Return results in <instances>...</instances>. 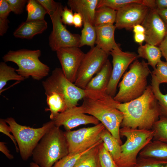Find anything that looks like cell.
<instances>
[{
	"label": "cell",
	"mask_w": 167,
	"mask_h": 167,
	"mask_svg": "<svg viewBox=\"0 0 167 167\" xmlns=\"http://www.w3.org/2000/svg\"><path fill=\"white\" fill-rule=\"evenodd\" d=\"M96 32V46L110 54L113 50L120 47L114 39V33L116 28L113 24H104L95 27Z\"/></svg>",
	"instance_id": "cell-17"
},
{
	"label": "cell",
	"mask_w": 167,
	"mask_h": 167,
	"mask_svg": "<svg viewBox=\"0 0 167 167\" xmlns=\"http://www.w3.org/2000/svg\"><path fill=\"white\" fill-rule=\"evenodd\" d=\"M150 74L151 72L148 65L144 60H135L119 83V91L114 99L120 103H125L141 96L148 86L147 78Z\"/></svg>",
	"instance_id": "cell-4"
},
{
	"label": "cell",
	"mask_w": 167,
	"mask_h": 167,
	"mask_svg": "<svg viewBox=\"0 0 167 167\" xmlns=\"http://www.w3.org/2000/svg\"><path fill=\"white\" fill-rule=\"evenodd\" d=\"M101 141L88 149L81 152L69 153L57 162L52 167H73L78 161L86 154L101 143Z\"/></svg>",
	"instance_id": "cell-29"
},
{
	"label": "cell",
	"mask_w": 167,
	"mask_h": 167,
	"mask_svg": "<svg viewBox=\"0 0 167 167\" xmlns=\"http://www.w3.org/2000/svg\"><path fill=\"white\" fill-rule=\"evenodd\" d=\"M28 15L26 21L44 19L47 12L44 8L35 0H28L26 5Z\"/></svg>",
	"instance_id": "cell-27"
},
{
	"label": "cell",
	"mask_w": 167,
	"mask_h": 167,
	"mask_svg": "<svg viewBox=\"0 0 167 167\" xmlns=\"http://www.w3.org/2000/svg\"><path fill=\"white\" fill-rule=\"evenodd\" d=\"M83 28L81 32L79 47L85 45L91 48L95 46L96 39V32L95 26L87 22H83Z\"/></svg>",
	"instance_id": "cell-26"
},
{
	"label": "cell",
	"mask_w": 167,
	"mask_h": 167,
	"mask_svg": "<svg viewBox=\"0 0 167 167\" xmlns=\"http://www.w3.org/2000/svg\"><path fill=\"white\" fill-rule=\"evenodd\" d=\"M36 0L44 8L48 14L55 10L58 4V2L53 0Z\"/></svg>",
	"instance_id": "cell-39"
},
{
	"label": "cell",
	"mask_w": 167,
	"mask_h": 167,
	"mask_svg": "<svg viewBox=\"0 0 167 167\" xmlns=\"http://www.w3.org/2000/svg\"><path fill=\"white\" fill-rule=\"evenodd\" d=\"M132 3L143 4V0H99L96 9L102 6H106L115 11H118L127 5Z\"/></svg>",
	"instance_id": "cell-33"
},
{
	"label": "cell",
	"mask_w": 167,
	"mask_h": 167,
	"mask_svg": "<svg viewBox=\"0 0 167 167\" xmlns=\"http://www.w3.org/2000/svg\"><path fill=\"white\" fill-rule=\"evenodd\" d=\"M99 0H69L67 4L72 11L82 16L83 22L94 26L95 11Z\"/></svg>",
	"instance_id": "cell-18"
},
{
	"label": "cell",
	"mask_w": 167,
	"mask_h": 167,
	"mask_svg": "<svg viewBox=\"0 0 167 167\" xmlns=\"http://www.w3.org/2000/svg\"><path fill=\"white\" fill-rule=\"evenodd\" d=\"M16 69L8 66L5 62L0 63V91L6 85L8 81L15 80L19 81H24L25 79L16 72Z\"/></svg>",
	"instance_id": "cell-25"
},
{
	"label": "cell",
	"mask_w": 167,
	"mask_h": 167,
	"mask_svg": "<svg viewBox=\"0 0 167 167\" xmlns=\"http://www.w3.org/2000/svg\"><path fill=\"white\" fill-rule=\"evenodd\" d=\"M44 20L26 21L22 23L13 33L14 36L21 39H31L36 35L41 34L47 28Z\"/></svg>",
	"instance_id": "cell-20"
},
{
	"label": "cell",
	"mask_w": 167,
	"mask_h": 167,
	"mask_svg": "<svg viewBox=\"0 0 167 167\" xmlns=\"http://www.w3.org/2000/svg\"><path fill=\"white\" fill-rule=\"evenodd\" d=\"M7 124L5 119L0 118V132L6 135L10 138L15 146L16 151L18 152L19 151V149L17 146L16 141L13 135H11L10 134L11 133V130L10 126L8 125Z\"/></svg>",
	"instance_id": "cell-37"
},
{
	"label": "cell",
	"mask_w": 167,
	"mask_h": 167,
	"mask_svg": "<svg viewBox=\"0 0 167 167\" xmlns=\"http://www.w3.org/2000/svg\"><path fill=\"white\" fill-rule=\"evenodd\" d=\"M45 91H54L62 97L68 109L77 106L85 95V90L76 86L64 76L61 68H55L51 75L42 82Z\"/></svg>",
	"instance_id": "cell-8"
},
{
	"label": "cell",
	"mask_w": 167,
	"mask_h": 167,
	"mask_svg": "<svg viewBox=\"0 0 167 167\" xmlns=\"http://www.w3.org/2000/svg\"><path fill=\"white\" fill-rule=\"evenodd\" d=\"M30 167H40L37 164L34 162H31L30 163Z\"/></svg>",
	"instance_id": "cell-49"
},
{
	"label": "cell",
	"mask_w": 167,
	"mask_h": 167,
	"mask_svg": "<svg viewBox=\"0 0 167 167\" xmlns=\"http://www.w3.org/2000/svg\"><path fill=\"white\" fill-rule=\"evenodd\" d=\"M138 58H142L148 61V64L150 65L153 70L157 64L161 60V51L157 46L146 43L139 45L137 50Z\"/></svg>",
	"instance_id": "cell-22"
},
{
	"label": "cell",
	"mask_w": 167,
	"mask_h": 167,
	"mask_svg": "<svg viewBox=\"0 0 167 167\" xmlns=\"http://www.w3.org/2000/svg\"><path fill=\"white\" fill-rule=\"evenodd\" d=\"M145 36L144 33H134V41L139 45H142L143 42L145 41Z\"/></svg>",
	"instance_id": "cell-45"
},
{
	"label": "cell",
	"mask_w": 167,
	"mask_h": 167,
	"mask_svg": "<svg viewBox=\"0 0 167 167\" xmlns=\"http://www.w3.org/2000/svg\"><path fill=\"white\" fill-rule=\"evenodd\" d=\"M56 52L64 76L69 81L74 83L85 53L77 47L62 48Z\"/></svg>",
	"instance_id": "cell-14"
},
{
	"label": "cell",
	"mask_w": 167,
	"mask_h": 167,
	"mask_svg": "<svg viewBox=\"0 0 167 167\" xmlns=\"http://www.w3.org/2000/svg\"><path fill=\"white\" fill-rule=\"evenodd\" d=\"M141 25L145 29L146 43L159 46L167 35V24L155 9H150Z\"/></svg>",
	"instance_id": "cell-15"
},
{
	"label": "cell",
	"mask_w": 167,
	"mask_h": 167,
	"mask_svg": "<svg viewBox=\"0 0 167 167\" xmlns=\"http://www.w3.org/2000/svg\"><path fill=\"white\" fill-rule=\"evenodd\" d=\"M151 74L155 76L160 84L167 83V62L162 61L159 62Z\"/></svg>",
	"instance_id": "cell-35"
},
{
	"label": "cell",
	"mask_w": 167,
	"mask_h": 167,
	"mask_svg": "<svg viewBox=\"0 0 167 167\" xmlns=\"http://www.w3.org/2000/svg\"><path fill=\"white\" fill-rule=\"evenodd\" d=\"M139 156L167 161V143L152 141L140 151Z\"/></svg>",
	"instance_id": "cell-21"
},
{
	"label": "cell",
	"mask_w": 167,
	"mask_h": 167,
	"mask_svg": "<svg viewBox=\"0 0 167 167\" xmlns=\"http://www.w3.org/2000/svg\"><path fill=\"white\" fill-rule=\"evenodd\" d=\"M153 139L167 143V117H161L154 124Z\"/></svg>",
	"instance_id": "cell-31"
},
{
	"label": "cell",
	"mask_w": 167,
	"mask_h": 167,
	"mask_svg": "<svg viewBox=\"0 0 167 167\" xmlns=\"http://www.w3.org/2000/svg\"><path fill=\"white\" fill-rule=\"evenodd\" d=\"M9 3L11 11L16 14H20L23 11L28 1L26 0H6Z\"/></svg>",
	"instance_id": "cell-36"
},
{
	"label": "cell",
	"mask_w": 167,
	"mask_h": 167,
	"mask_svg": "<svg viewBox=\"0 0 167 167\" xmlns=\"http://www.w3.org/2000/svg\"><path fill=\"white\" fill-rule=\"evenodd\" d=\"M134 33H144L145 29L141 24H138L134 26L133 29Z\"/></svg>",
	"instance_id": "cell-48"
},
{
	"label": "cell",
	"mask_w": 167,
	"mask_h": 167,
	"mask_svg": "<svg viewBox=\"0 0 167 167\" xmlns=\"http://www.w3.org/2000/svg\"><path fill=\"white\" fill-rule=\"evenodd\" d=\"M150 9L144 4L132 3L117 11L115 24L116 28L133 30L135 25L141 24Z\"/></svg>",
	"instance_id": "cell-13"
},
{
	"label": "cell",
	"mask_w": 167,
	"mask_h": 167,
	"mask_svg": "<svg viewBox=\"0 0 167 167\" xmlns=\"http://www.w3.org/2000/svg\"><path fill=\"white\" fill-rule=\"evenodd\" d=\"M101 138L116 163L120 157L122 145L106 128L101 133Z\"/></svg>",
	"instance_id": "cell-23"
},
{
	"label": "cell",
	"mask_w": 167,
	"mask_h": 167,
	"mask_svg": "<svg viewBox=\"0 0 167 167\" xmlns=\"http://www.w3.org/2000/svg\"><path fill=\"white\" fill-rule=\"evenodd\" d=\"M6 143L3 142H0V151L9 159L14 158L13 156L10 154V152L5 145Z\"/></svg>",
	"instance_id": "cell-44"
},
{
	"label": "cell",
	"mask_w": 167,
	"mask_h": 167,
	"mask_svg": "<svg viewBox=\"0 0 167 167\" xmlns=\"http://www.w3.org/2000/svg\"><path fill=\"white\" fill-rule=\"evenodd\" d=\"M109 54L96 46L91 48L85 54L81 62L75 84L84 90L93 76L100 71L108 59Z\"/></svg>",
	"instance_id": "cell-11"
},
{
	"label": "cell",
	"mask_w": 167,
	"mask_h": 167,
	"mask_svg": "<svg viewBox=\"0 0 167 167\" xmlns=\"http://www.w3.org/2000/svg\"><path fill=\"white\" fill-rule=\"evenodd\" d=\"M112 57L113 67L110 79L105 93L114 97L116 94L118 82L128 67L138 58L134 52H123L120 48L110 52Z\"/></svg>",
	"instance_id": "cell-12"
},
{
	"label": "cell",
	"mask_w": 167,
	"mask_h": 167,
	"mask_svg": "<svg viewBox=\"0 0 167 167\" xmlns=\"http://www.w3.org/2000/svg\"><path fill=\"white\" fill-rule=\"evenodd\" d=\"M9 21L7 18H0V35L3 36L7 32Z\"/></svg>",
	"instance_id": "cell-41"
},
{
	"label": "cell",
	"mask_w": 167,
	"mask_h": 167,
	"mask_svg": "<svg viewBox=\"0 0 167 167\" xmlns=\"http://www.w3.org/2000/svg\"><path fill=\"white\" fill-rule=\"evenodd\" d=\"M151 75V85L155 96L160 105L161 117H167V93L164 94L161 92L159 88L160 84L157 81L155 76Z\"/></svg>",
	"instance_id": "cell-30"
},
{
	"label": "cell",
	"mask_w": 167,
	"mask_h": 167,
	"mask_svg": "<svg viewBox=\"0 0 167 167\" xmlns=\"http://www.w3.org/2000/svg\"><path fill=\"white\" fill-rule=\"evenodd\" d=\"M105 128L100 122L93 126L64 131L69 153L82 152L102 141L101 135Z\"/></svg>",
	"instance_id": "cell-10"
},
{
	"label": "cell",
	"mask_w": 167,
	"mask_h": 167,
	"mask_svg": "<svg viewBox=\"0 0 167 167\" xmlns=\"http://www.w3.org/2000/svg\"><path fill=\"white\" fill-rule=\"evenodd\" d=\"M157 9H167V0H155Z\"/></svg>",
	"instance_id": "cell-47"
},
{
	"label": "cell",
	"mask_w": 167,
	"mask_h": 167,
	"mask_svg": "<svg viewBox=\"0 0 167 167\" xmlns=\"http://www.w3.org/2000/svg\"><path fill=\"white\" fill-rule=\"evenodd\" d=\"M69 153L64 132L55 126L45 133L33 150V162L40 167H52Z\"/></svg>",
	"instance_id": "cell-3"
},
{
	"label": "cell",
	"mask_w": 167,
	"mask_h": 167,
	"mask_svg": "<svg viewBox=\"0 0 167 167\" xmlns=\"http://www.w3.org/2000/svg\"><path fill=\"white\" fill-rule=\"evenodd\" d=\"M83 23V20L82 16L79 13L75 12L74 14L73 25L76 28H80Z\"/></svg>",
	"instance_id": "cell-43"
},
{
	"label": "cell",
	"mask_w": 167,
	"mask_h": 167,
	"mask_svg": "<svg viewBox=\"0 0 167 167\" xmlns=\"http://www.w3.org/2000/svg\"><path fill=\"white\" fill-rule=\"evenodd\" d=\"M10 126L18 146L22 159L27 160L32 156L33 151L41 138L55 125L53 121L44 124L40 127L33 128L18 123L15 119H5Z\"/></svg>",
	"instance_id": "cell-6"
},
{
	"label": "cell",
	"mask_w": 167,
	"mask_h": 167,
	"mask_svg": "<svg viewBox=\"0 0 167 167\" xmlns=\"http://www.w3.org/2000/svg\"><path fill=\"white\" fill-rule=\"evenodd\" d=\"M155 10L163 20L167 24V9H159L156 8Z\"/></svg>",
	"instance_id": "cell-46"
},
{
	"label": "cell",
	"mask_w": 167,
	"mask_h": 167,
	"mask_svg": "<svg viewBox=\"0 0 167 167\" xmlns=\"http://www.w3.org/2000/svg\"><path fill=\"white\" fill-rule=\"evenodd\" d=\"M99 159L101 167H118L103 141L99 146Z\"/></svg>",
	"instance_id": "cell-32"
},
{
	"label": "cell",
	"mask_w": 167,
	"mask_h": 167,
	"mask_svg": "<svg viewBox=\"0 0 167 167\" xmlns=\"http://www.w3.org/2000/svg\"><path fill=\"white\" fill-rule=\"evenodd\" d=\"M112 67L108 59L100 71L87 85L86 90L105 92L112 74Z\"/></svg>",
	"instance_id": "cell-19"
},
{
	"label": "cell",
	"mask_w": 167,
	"mask_h": 167,
	"mask_svg": "<svg viewBox=\"0 0 167 167\" xmlns=\"http://www.w3.org/2000/svg\"><path fill=\"white\" fill-rule=\"evenodd\" d=\"M116 107L123 115L121 126L133 129L151 130L162 114L151 85L143 94L130 102L118 103Z\"/></svg>",
	"instance_id": "cell-1"
},
{
	"label": "cell",
	"mask_w": 167,
	"mask_h": 167,
	"mask_svg": "<svg viewBox=\"0 0 167 167\" xmlns=\"http://www.w3.org/2000/svg\"><path fill=\"white\" fill-rule=\"evenodd\" d=\"M159 48L161 51L162 56L167 62V35L159 45Z\"/></svg>",
	"instance_id": "cell-42"
},
{
	"label": "cell",
	"mask_w": 167,
	"mask_h": 167,
	"mask_svg": "<svg viewBox=\"0 0 167 167\" xmlns=\"http://www.w3.org/2000/svg\"><path fill=\"white\" fill-rule=\"evenodd\" d=\"M117 11L104 6L96 9L95 11L94 26L104 24H113L115 23Z\"/></svg>",
	"instance_id": "cell-24"
},
{
	"label": "cell",
	"mask_w": 167,
	"mask_h": 167,
	"mask_svg": "<svg viewBox=\"0 0 167 167\" xmlns=\"http://www.w3.org/2000/svg\"><path fill=\"white\" fill-rule=\"evenodd\" d=\"M85 91L83 103L78 106L80 111L92 116L101 122L122 145L120 130L123 115L116 107L120 102L105 92L86 90Z\"/></svg>",
	"instance_id": "cell-2"
},
{
	"label": "cell",
	"mask_w": 167,
	"mask_h": 167,
	"mask_svg": "<svg viewBox=\"0 0 167 167\" xmlns=\"http://www.w3.org/2000/svg\"><path fill=\"white\" fill-rule=\"evenodd\" d=\"M55 126H63L66 131H71L82 125H97L100 122L94 117L86 114L79 110L78 106L68 109L58 114L53 120Z\"/></svg>",
	"instance_id": "cell-16"
},
{
	"label": "cell",
	"mask_w": 167,
	"mask_h": 167,
	"mask_svg": "<svg viewBox=\"0 0 167 167\" xmlns=\"http://www.w3.org/2000/svg\"><path fill=\"white\" fill-rule=\"evenodd\" d=\"M120 135L126 139L121 145V155L116 163L118 167H134L138 154L153 139V131L122 127L120 129Z\"/></svg>",
	"instance_id": "cell-7"
},
{
	"label": "cell",
	"mask_w": 167,
	"mask_h": 167,
	"mask_svg": "<svg viewBox=\"0 0 167 167\" xmlns=\"http://www.w3.org/2000/svg\"><path fill=\"white\" fill-rule=\"evenodd\" d=\"M41 54L40 50L22 49L10 50L3 57L5 62H11L18 66L16 72L25 79L31 77L40 80L47 76L50 68L41 62L39 58Z\"/></svg>",
	"instance_id": "cell-5"
},
{
	"label": "cell",
	"mask_w": 167,
	"mask_h": 167,
	"mask_svg": "<svg viewBox=\"0 0 167 167\" xmlns=\"http://www.w3.org/2000/svg\"><path fill=\"white\" fill-rule=\"evenodd\" d=\"M134 167H167V161L139 156Z\"/></svg>",
	"instance_id": "cell-34"
},
{
	"label": "cell",
	"mask_w": 167,
	"mask_h": 167,
	"mask_svg": "<svg viewBox=\"0 0 167 167\" xmlns=\"http://www.w3.org/2000/svg\"><path fill=\"white\" fill-rule=\"evenodd\" d=\"M11 11L9 5L6 0L0 1V18H7Z\"/></svg>",
	"instance_id": "cell-40"
},
{
	"label": "cell",
	"mask_w": 167,
	"mask_h": 167,
	"mask_svg": "<svg viewBox=\"0 0 167 167\" xmlns=\"http://www.w3.org/2000/svg\"><path fill=\"white\" fill-rule=\"evenodd\" d=\"M73 16L71 9L68 8L66 6L63 7L61 14V20L63 24L70 26L73 25Z\"/></svg>",
	"instance_id": "cell-38"
},
{
	"label": "cell",
	"mask_w": 167,
	"mask_h": 167,
	"mask_svg": "<svg viewBox=\"0 0 167 167\" xmlns=\"http://www.w3.org/2000/svg\"><path fill=\"white\" fill-rule=\"evenodd\" d=\"M101 143L84 155L73 167H101L99 159Z\"/></svg>",
	"instance_id": "cell-28"
},
{
	"label": "cell",
	"mask_w": 167,
	"mask_h": 167,
	"mask_svg": "<svg viewBox=\"0 0 167 167\" xmlns=\"http://www.w3.org/2000/svg\"><path fill=\"white\" fill-rule=\"evenodd\" d=\"M63 6L58 2L56 9L49 13L53 26V29L49 38V46L53 51H56L62 48L79 47L80 35L71 32L63 25L61 14Z\"/></svg>",
	"instance_id": "cell-9"
}]
</instances>
